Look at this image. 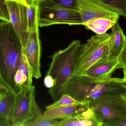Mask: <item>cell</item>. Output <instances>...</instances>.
<instances>
[{"label":"cell","mask_w":126,"mask_h":126,"mask_svg":"<svg viewBox=\"0 0 126 126\" xmlns=\"http://www.w3.org/2000/svg\"><path fill=\"white\" fill-rule=\"evenodd\" d=\"M22 55L20 43L10 21H0V81L15 95L14 78Z\"/></svg>","instance_id":"6da1fadb"},{"label":"cell","mask_w":126,"mask_h":126,"mask_svg":"<svg viewBox=\"0 0 126 126\" xmlns=\"http://www.w3.org/2000/svg\"><path fill=\"white\" fill-rule=\"evenodd\" d=\"M81 44L79 40L72 41L67 47L54 53L47 73L52 77L55 84L49 89L48 94L56 102L65 94L69 83L73 76L74 57Z\"/></svg>","instance_id":"7a4b0ae2"},{"label":"cell","mask_w":126,"mask_h":126,"mask_svg":"<svg viewBox=\"0 0 126 126\" xmlns=\"http://www.w3.org/2000/svg\"><path fill=\"white\" fill-rule=\"evenodd\" d=\"M119 91L120 85L114 78L100 81L82 75L73 77L65 93L80 102L89 104L103 96L117 94Z\"/></svg>","instance_id":"3957f363"},{"label":"cell","mask_w":126,"mask_h":126,"mask_svg":"<svg viewBox=\"0 0 126 126\" xmlns=\"http://www.w3.org/2000/svg\"><path fill=\"white\" fill-rule=\"evenodd\" d=\"M110 39L108 33L96 34L80 44L74 57L73 76L83 75L98 61L107 58Z\"/></svg>","instance_id":"277c9868"},{"label":"cell","mask_w":126,"mask_h":126,"mask_svg":"<svg viewBox=\"0 0 126 126\" xmlns=\"http://www.w3.org/2000/svg\"><path fill=\"white\" fill-rule=\"evenodd\" d=\"M89 107L101 121L103 126H111L126 118V102L121 95L103 96L90 103Z\"/></svg>","instance_id":"5b68a950"},{"label":"cell","mask_w":126,"mask_h":126,"mask_svg":"<svg viewBox=\"0 0 126 126\" xmlns=\"http://www.w3.org/2000/svg\"><path fill=\"white\" fill-rule=\"evenodd\" d=\"M34 86L15 95V105L9 121L10 126H23L26 123L40 117L42 112L35 100Z\"/></svg>","instance_id":"8992f818"},{"label":"cell","mask_w":126,"mask_h":126,"mask_svg":"<svg viewBox=\"0 0 126 126\" xmlns=\"http://www.w3.org/2000/svg\"><path fill=\"white\" fill-rule=\"evenodd\" d=\"M82 25L80 15L75 9L64 7L49 0V2L40 4L38 19L39 27L57 24Z\"/></svg>","instance_id":"52a82bcc"},{"label":"cell","mask_w":126,"mask_h":126,"mask_svg":"<svg viewBox=\"0 0 126 126\" xmlns=\"http://www.w3.org/2000/svg\"><path fill=\"white\" fill-rule=\"evenodd\" d=\"M75 9L80 16L82 25L96 18L120 17L117 10L101 0H77Z\"/></svg>","instance_id":"ba28073f"},{"label":"cell","mask_w":126,"mask_h":126,"mask_svg":"<svg viewBox=\"0 0 126 126\" xmlns=\"http://www.w3.org/2000/svg\"><path fill=\"white\" fill-rule=\"evenodd\" d=\"M39 28L38 24L29 32L25 44L21 49L22 53L26 57L32 77L36 79H39L41 76V43Z\"/></svg>","instance_id":"9c48e42d"},{"label":"cell","mask_w":126,"mask_h":126,"mask_svg":"<svg viewBox=\"0 0 126 126\" xmlns=\"http://www.w3.org/2000/svg\"><path fill=\"white\" fill-rule=\"evenodd\" d=\"M9 21L13 27L21 45L25 44L28 36L26 7L24 4L12 1H6Z\"/></svg>","instance_id":"30bf717a"},{"label":"cell","mask_w":126,"mask_h":126,"mask_svg":"<svg viewBox=\"0 0 126 126\" xmlns=\"http://www.w3.org/2000/svg\"><path fill=\"white\" fill-rule=\"evenodd\" d=\"M118 63L117 58L112 60L103 58L93 65L83 75L98 81L107 80L111 78L112 73L117 70Z\"/></svg>","instance_id":"8fae6325"},{"label":"cell","mask_w":126,"mask_h":126,"mask_svg":"<svg viewBox=\"0 0 126 126\" xmlns=\"http://www.w3.org/2000/svg\"><path fill=\"white\" fill-rule=\"evenodd\" d=\"M103 124L89 107L81 113L60 121L58 126H101Z\"/></svg>","instance_id":"7c38bea8"},{"label":"cell","mask_w":126,"mask_h":126,"mask_svg":"<svg viewBox=\"0 0 126 126\" xmlns=\"http://www.w3.org/2000/svg\"><path fill=\"white\" fill-rule=\"evenodd\" d=\"M88 107L89 105L86 104L60 107L51 110H46L38 118L65 120L81 113Z\"/></svg>","instance_id":"4fadbf2b"},{"label":"cell","mask_w":126,"mask_h":126,"mask_svg":"<svg viewBox=\"0 0 126 126\" xmlns=\"http://www.w3.org/2000/svg\"><path fill=\"white\" fill-rule=\"evenodd\" d=\"M110 36L107 58L112 60L117 59L123 48L126 36L118 22L112 27Z\"/></svg>","instance_id":"5bb4252c"},{"label":"cell","mask_w":126,"mask_h":126,"mask_svg":"<svg viewBox=\"0 0 126 126\" xmlns=\"http://www.w3.org/2000/svg\"><path fill=\"white\" fill-rule=\"evenodd\" d=\"M32 75L27 61L22 53L20 62L14 76V80L18 92L28 89L32 85Z\"/></svg>","instance_id":"9a60e30c"},{"label":"cell","mask_w":126,"mask_h":126,"mask_svg":"<svg viewBox=\"0 0 126 126\" xmlns=\"http://www.w3.org/2000/svg\"><path fill=\"white\" fill-rule=\"evenodd\" d=\"M120 17L98 18H93L84 23L83 25L96 34H103L118 22Z\"/></svg>","instance_id":"2e32d148"},{"label":"cell","mask_w":126,"mask_h":126,"mask_svg":"<svg viewBox=\"0 0 126 126\" xmlns=\"http://www.w3.org/2000/svg\"><path fill=\"white\" fill-rule=\"evenodd\" d=\"M29 5L26 7L28 33L31 32L38 24L40 4L29 1Z\"/></svg>","instance_id":"e0dca14e"},{"label":"cell","mask_w":126,"mask_h":126,"mask_svg":"<svg viewBox=\"0 0 126 126\" xmlns=\"http://www.w3.org/2000/svg\"><path fill=\"white\" fill-rule=\"evenodd\" d=\"M15 101V95L10 92L2 98L0 101V117L9 121L14 108Z\"/></svg>","instance_id":"ac0fdd59"},{"label":"cell","mask_w":126,"mask_h":126,"mask_svg":"<svg viewBox=\"0 0 126 126\" xmlns=\"http://www.w3.org/2000/svg\"><path fill=\"white\" fill-rule=\"evenodd\" d=\"M83 104H85L75 100L69 95L65 93L57 101L46 107V110H51L60 107Z\"/></svg>","instance_id":"d6986e66"},{"label":"cell","mask_w":126,"mask_h":126,"mask_svg":"<svg viewBox=\"0 0 126 126\" xmlns=\"http://www.w3.org/2000/svg\"><path fill=\"white\" fill-rule=\"evenodd\" d=\"M117 10L120 16L126 18V0H101Z\"/></svg>","instance_id":"ffe728a7"},{"label":"cell","mask_w":126,"mask_h":126,"mask_svg":"<svg viewBox=\"0 0 126 126\" xmlns=\"http://www.w3.org/2000/svg\"><path fill=\"white\" fill-rule=\"evenodd\" d=\"M59 123L56 120L37 118L26 123L23 126H58Z\"/></svg>","instance_id":"44dd1931"},{"label":"cell","mask_w":126,"mask_h":126,"mask_svg":"<svg viewBox=\"0 0 126 126\" xmlns=\"http://www.w3.org/2000/svg\"><path fill=\"white\" fill-rule=\"evenodd\" d=\"M118 63L117 69H123L126 67V41L123 48L118 57Z\"/></svg>","instance_id":"7402d4cb"},{"label":"cell","mask_w":126,"mask_h":126,"mask_svg":"<svg viewBox=\"0 0 126 126\" xmlns=\"http://www.w3.org/2000/svg\"><path fill=\"white\" fill-rule=\"evenodd\" d=\"M0 20L9 21L8 11L4 0H0Z\"/></svg>","instance_id":"603a6c76"},{"label":"cell","mask_w":126,"mask_h":126,"mask_svg":"<svg viewBox=\"0 0 126 126\" xmlns=\"http://www.w3.org/2000/svg\"><path fill=\"white\" fill-rule=\"evenodd\" d=\"M52 1L64 7L75 9V4L77 0H51Z\"/></svg>","instance_id":"cb8c5ba5"},{"label":"cell","mask_w":126,"mask_h":126,"mask_svg":"<svg viewBox=\"0 0 126 126\" xmlns=\"http://www.w3.org/2000/svg\"><path fill=\"white\" fill-rule=\"evenodd\" d=\"M55 84V82L52 77L46 75L44 79V85L47 88L50 89L52 88Z\"/></svg>","instance_id":"d4e9b609"},{"label":"cell","mask_w":126,"mask_h":126,"mask_svg":"<svg viewBox=\"0 0 126 126\" xmlns=\"http://www.w3.org/2000/svg\"><path fill=\"white\" fill-rule=\"evenodd\" d=\"M10 92L6 86L0 81V94H6Z\"/></svg>","instance_id":"484cf974"},{"label":"cell","mask_w":126,"mask_h":126,"mask_svg":"<svg viewBox=\"0 0 126 126\" xmlns=\"http://www.w3.org/2000/svg\"><path fill=\"white\" fill-rule=\"evenodd\" d=\"M111 126H126V118L112 124Z\"/></svg>","instance_id":"4316f807"},{"label":"cell","mask_w":126,"mask_h":126,"mask_svg":"<svg viewBox=\"0 0 126 126\" xmlns=\"http://www.w3.org/2000/svg\"><path fill=\"white\" fill-rule=\"evenodd\" d=\"M0 126H10L9 121L0 117Z\"/></svg>","instance_id":"83f0119b"},{"label":"cell","mask_w":126,"mask_h":126,"mask_svg":"<svg viewBox=\"0 0 126 126\" xmlns=\"http://www.w3.org/2000/svg\"><path fill=\"white\" fill-rule=\"evenodd\" d=\"M4 1H16V2H19L23 4H24L26 6H27L29 5V2L28 0H4Z\"/></svg>","instance_id":"f1b7e54d"},{"label":"cell","mask_w":126,"mask_h":126,"mask_svg":"<svg viewBox=\"0 0 126 126\" xmlns=\"http://www.w3.org/2000/svg\"><path fill=\"white\" fill-rule=\"evenodd\" d=\"M28 0V1H29V2L41 4L46 1L48 0Z\"/></svg>","instance_id":"f546056e"},{"label":"cell","mask_w":126,"mask_h":126,"mask_svg":"<svg viewBox=\"0 0 126 126\" xmlns=\"http://www.w3.org/2000/svg\"><path fill=\"white\" fill-rule=\"evenodd\" d=\"M123 70L124 77L123 79L125 83L126 84V67Z\"/></svg>","instance_id":"4dcf8cb0"},{"label":"cell","mask_w":126,"mask_h":126,"mask_svg":"<svg viewBox=\"0 0 126 126\" xmlns=\"http://www.w3.org/2000/svg\"><path fill=\"white\" fill-rule=\"evenodd\" d=\"M122 95L123 96V97L124 98V99H125L126 102V92L124 93Z\"/></svg>","instance_id":"1f68e13d"},{"label":"cell","mask_w":126,"mask_h":126,"mask_svg":"<svg viewBox=\"0 0 126 126\" xmlns=\"http://www.w3.org/2000/svg\"><path fill=\"white\" fill-rule=\"evenodd\" d=\"M6 95V94H5ZM5 95V94H0V101L2 99V98L4 97V96Z\"/></svg>","instance_id":"d6a6232c"}]
</instances>
